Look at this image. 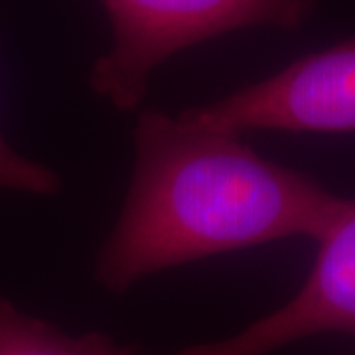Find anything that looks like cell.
Masks as SVG:
<instances>
[{
	"label": "cell",
	"mask_w": 355,
	"mask_h": 355,
	"mask_svg": "<svg viewBox=\"0 0 355 355\" xmlns=\"http://www.w3.org/2000/svg\"><path fill=\"white\" fill-rule=\"evenodd\" d=\"M318 245L308 279L286 304L231 338L172 355H268L320 334L355 338V200Z\"/></svg>",
	"instance_id": "4"
},
{
	"label": "cell",
	"mask_w": 355,
	"mask_h": 355,
	"mask_svg": "<svg viewBox=\"0 0 355 355\" xmlns=\"http://www.w3.org/2000/svg\"><path fill=\"white\" fill-rule=\"evenodd\" d=\"M113 46L95 60L89 87L123 113L146 97L150 73L168 58L253 26L296 30L318 0H101Z\"/></svg>",
	"instance_id": "2"
},
{
	"label": "cell",
	"mask_w": 355,
	"mask_h": 355,
	"mask_svg": "<svg viewBox=\"0 0 355 355\" xmlns=\"http://www.w3.org/2000/svg\"><path fill=\"white\" fill-rule=\"evenodd\" d=\"M349 205L237 135L144 109L127 200L97 254L95 279L123 294L191 261L300 235L320 241Z\"/></svg>",
	"instance_id": "1"
},
{
	"label": "cell",
	"mask_w": 355,
	"mask_h": 355,
	"mask_svg": "<svg viewBox=\"0 0 355 355\" xmlns=\"http://www.w3.org/2000/svg\"><path fill=\"white\" fill-rule=\"evenodd\" d=\"M0 355H139L111 336L89 331L69 336L50 322L22 314L0 298Z\"/></svg>",
	"instance_id": "5"
},
{
	"label": "cell",
	"mask_w": 355,
	"mask_h": 355,
	"mask_svg": "<svg viewBox=\"0 0 355 355\" xmlns=\"http://www.w3.org/2000/svg\"><path fill=\"white\" fill-rule=\"evenodd\" d=\"M0 188L51 196L62 190V180L60 174L48 166L24 158L12 150L0 132Z\"/></svg>",
	"instance_id": "6"
},
{
	"label": "cell",
	"mask_w": 355,
	"mask_h": 355,
	"mask_svg": "<svg viewBox=\"0 0 355 355\" xmlns=\"http://www.w3.org/2000/svg\"><path fill=\"white\" fill-rule=\"evenodd\" d=\"M178 116L237 137L249 130L355 132V36Z\"/></svg>",
	"instance_id": "3"
}]
</instances>
